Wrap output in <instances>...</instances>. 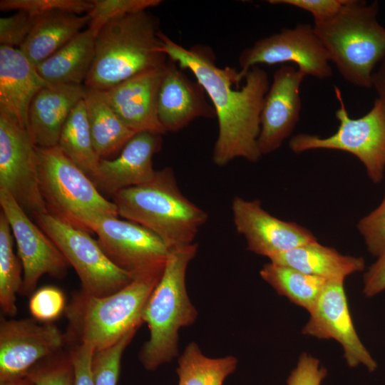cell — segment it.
Masks as SVG:
<instances>
[{
    "instance_id": "6da1fadb",
    "label": "cell",
    "mask_w": 385,
    "mask_h": 385,
    "mask_svg": "<svg viewBox=\"0 0 385 385\" xmlns=\"http://www.w3.org/2000/svg\"><path fill=\"white\" fill-rule=\"evenodd\" d=\"M162 51L181 69L195 76L210 98L218 120V135L212 152L213 163L224 166L235 158L256 163L262 156L257 145L260 113L269 89L267 72L256 66L245 77L229 66L220 68L211 48L197 44L185 48L159 32Z\"/></svg>"
},
{
    "instance_id": "7a4b0ae2",
    "label": "cell",
    "mask_w": 385,
    "mask_h": 385,
    "mask_svg": "<svg viewBox=\"0 0 385 385\" xmlns=\"http://www.w3.org/2000/svg\"><path fill=\"white\" fill-rule=\"evenodd\" d=\"M158 20L144 11L111 20L95 36V53L84 82L88 89L106 91L168 61L162 51Z\"/></svg>"
},
{
    "instance_id": "3957f363",
    "label": "cell",
    "mask_w": 385,
    "mask_h": 385,
    "mask_svg": "<svg viewBox=\"0 0 385 385\" xmlns=\"http://www.w3.org/2000/svg\"><path fill=\"white\" fill-rule=\"evenodd\" d=\"M112 198L118 215L150 230L169 250L194 243L208 217L183 194L170 167L156 170L150 181L120 190Z\"/></svg>"
},
{
    "instance_id": "277c9868",
    "label": "cell",
    "mask_w": 385,
    "mask_h": 385,
    "mask_svg": "<svg viewBox=\"0 0 385 385\" xmlns=\"http://www.w3.org/2000/svg\"><path fill=\"white\" fill-rule=\"evenodd\" d=\"M163 272L136 277L107 296L97 297L82 290L75 292L64 310L68 322L66 345L88 344L96 350L103 349L139 329L143 323V309Z\"/></svg>"
},
{
    "instance_id": "5b68a950",
    "label": "cell",
    "mask_w": 385,
    "mask_h": 385,
    "mask_svg": "<svg viewBox=\"0 0 385 385\" xmlns=\"http://www.w3.org/2000/svg\"><path fill=\"white\" fill-rule=\"evenodd\" d=\"M197 251L195 242L170 250L163 274L143 309L142 319L148 327L150 337L138 357L148 371L178 356V331L192 325L197 317L186 288L187 268Z\"/></svg>"
},
{
    "instance_id": "8992f818",
    "label": "cell",
    "mask_w": 385,
    "mask_h": 385,
    "mask_svg": "<svg viewBox=\"0 0 385 385\" xmlns=\"http://www.w3.org/2000/svg\"><path fill=\"white\" fill-rule=\"evenodd\" d=\"M378 1L346 0L332 19L314 23L329 61L349 83L372 88L376 66L385 58V28L377 19Z\"/></svg>"
},
{
    "instance_id": "52a82bcc",
    "label": "cell",
    "mask_w": 385,
    "mask_h": 385,
    "mask_svg": "<svg viewBox=\"0 0 385 385\" xmlns=\"http://www.w3.org/2000/svg\"><path fill=\"white\" fill-rule=\"evenodd\" d=\"M36 150L40 188L48 213L83 230L89 215L119 216L114 202L101 195L58 145Z\"/></svg>"
},
{
    "instance_id": "ba28073f",
    "label": "cell",
    "mask_w": 385,
    "mask_h": 385,
    "mask_svg": "<svg viewBox=\"0 0 385 385\" xmlns=\"http://www.w3.org/2000/svg\"><path fill=\"white\" fill-rule=\"evenodd\" d=\"M334 91L340 105L335 112L339 122L337 132L325 138L299 133L290 139L289 147L295 153L316 149L349 153L362 163L369 179L379 183L385 173V103L377 98L367 113L351 118L341 91L334 86Z\"/></svg>"
},
{
    "instance_id": "9c48e42d",
    "label": "cell",
    "mask_w": 385,
    "mask_h": 385,
    "mask_svg": "<svg viewBox=\"0 0 385 385\" xmlns=\"http://www.w3.org/2000/svg\"><path fill=\"white\" fill-rule=\"evenodd\" d=\"M35 220L73 267L81 284V290L85 293L107 296L121 289L133 279L109 260L88 231L48 212Z\"/></svg>"
},
{
    "instance_id": "30bf717a",
    "label": "cell",
    "mask_w": 385,
    "mask_h": 385,
    "mask_svg": "<svg viewBox=\"0 0 385 385\" xmlns=\"http://www.w3.org/2000/svg\"><path fill=\"white\" fill-rule=\"evenodd\" d=\"M83 226L97 235V241L109 260L133 278L163 270L170 250L147 228L118 217L98 214L86 216Z\"/></svg>"
},
{
    "instance_id": "8fae6325",
    "label": "cell",
    "mask_w": 385,
    "mask_h": 385,
    "mask_svg": "<svg viewBox=\"0 0 385 385\" xmlns=\"http://www.w3.org/2000/svg\"><path fill=\"white\" fill-rule=\"evenodd\" d=\"M0 189L34 217L48 213L41 194L36 145L28 130L0 113Z\"/></svg>"
},
{
    "instance_id": "7c38bea8",
    "label": "cell",
    "mask_w": 385,
    "mask_h": 385,
    "mask_svg": "<svg viewBox=\"0 0 385 385\" xmlns=\"http://www.w3.org/2000/svg\"><path fill=\"white\" fill-rule=\"evenodd\" d=\"M240 77L259 64L273 65L292 62L305 76L326 79L332 76L327 51L316 34L313 26L298 24L278 33L259 39L242 50L238 58Z\"/></svg>"
},
{
    "instance_id": "4fadbf2b",
    "label": "cell",
    "mask_w": 385,
    "mask_h": 385,
    "mask_svg": "<svg viewBox=\"0 0 385 385\" xmlns=\"http://www.w3.org/2000/svg\"><path fill=\"white\" fill-rule=\"evenodd\" d=\"M1 212L6 217L15 239L23 273L20 293L31 295L40 278L48 274L61 279L70 265L50 237L5 190L0 189Z\"/></svg>"
},
{
    "instance_id": "5bb4252c",
    "label": "cell",
    "mask_w": 385,
    "mask_h": 385,
    "mask_svg": "<svg viewBox=\"0 0 385 385\" xmlns=\"http://www.w3.org/2000/svg\"><path fill=\"white\" fill-rule=\"evenodd\" d=\"M66 346L54 324L34 318L0 319V381L24 376L41 360Z\"/></svg>"
},
{
    "instance_id": "9a60e30c",
    "label": "cell",
    "mask_w": 385,
    "mask_h": 385,
    "mask_svg": "<svg viewBox=\"0 0 385 385\" xmlns=\"http://www.w3.org/2000/svg\"><path fill=\"white\" fill-rule=\"evenodd\" d=\"M231 209L236 231L245 238L247 249L257 255L270 258L317 241L306 227L270 214L259 200L237 196Z\"/></svg>"
},
{
    "instance_id": "2e32d148",
    "label": "cell",
    "mask_w": 385,
    "mask_h": 385,
    "mask_svg": "<svg viewBox=\"0 0 385 385\" xmlns=\"http://www.w3.org/2000/svg\"><path fill=\"white\" fill-rule=\"evenodd\" d=\"M302 334L319 339H333L343 347L350 367L362 364L374 371L377 364L356 334L349 310L344 281H327Z\"/></svg>"
},
{
    "instance_id": "e0dca14e",
    "label": "cell",
    "mask_w": 385,
    "mask_h": 385,
    "mask_svg": "<svg viewBox=\"0 0 385 385\" xmlns=\"http://www.w3.org/2000/svg\"><path fill=\"white\" fill-rule=\"evenodd\" d=\"M305 76L298 68L287 65L274 72L260 113L257 145L261 155L277 150L299 122L300 86Z\"/></svg>"
},
{
    "instance_id": "ac0fdd59",
    "label": "cell",
    "mask_w": 385,
    "mask_h": 385,
    "mask_svg": "<svg viewBox=\"0 0 385 385\" xmlns=\"http://www.w3.org/2000/svg\"><path fill=\"white\" fill-rule=\"evenodd\" d=\"M165 65L139 73L108 90L101 91L118 116L136 133L149 132L163 135L166 133L157 111Z\"/></svg>"
},
{
    "instance_id": "d6986e66",
    "label": "cell",
    "mask_w": 385,
    "mask_h": 385,
    "mask_svg": "<svg viewBox=\"0 0 385 385\" xmlns=\"http://www.w3.org/2000/svg\"><path fill=\"white\" fill-rule=\"evenodd\" d=\"M162 135L140 132L128 142L118 155L101 159L90 177L99 191L111 197L120 190L140 185L155 176L153 158L162 145Z\"/></svg>"
},
{
    "instance_id": "ffe728a7",
    "label": "cell",
    "mask_w": 385,
    "mask_h": 385,
    "mask_svg": "<svg viewBox=\"0 0 385 385\" xmlns=\"http://www.w3.org/2000/svg\"><path fill=\"white\" fill-rule=\"evenodd\" d=\"M197 82L191 81L168 58L159 88L157 111L165 132H177L198 118L216 117L215 109Z\"/></svg>"
},
{
    "instance_id": "44dd1931",
    "label": "cell",
    "mask_w": 385,
    "mask_h": 385,
    "mask_svg": "<svg viewBox=\"0 0 385 385\" xmlns=\"http://www.w3.org/2000/svg\"><path fill=\"white\" fill-rule=\"evenodd\" d=\"M48 85L19 48L0 46V113L27 130L30 104Z\"/></svg>"
},
{
    "instance_id": "7402d4cb",
    "label": "cell",
    "mask_w": 385,
    "mask_h": 385,
    "mask_svg": "<svg viewBox=\"0 0 385 385\" xmlns=\"http://www.w3.org/2000/svg\"><path fill=\"white\" fill-rule=\"evenodd\" d=\"M84 85H48L33 98L27 130L37 147L58 145L62 128L72 110L86 95Z\"/></svg>"
},
{
    "instance_id": "603a6c76",
    "label": "cell",
    "mask_w": 385,
    "mask_h": 385,
    "mask_svg": "<svg viewBox=\"0 0 385 385\" xmlns=\"http://www.w3.org/2000/svg\"><path fill=\"white\" fill-rule=\"evenodd\" d=\"M269 260L327 281H344L347 276L363 271L365 267L363 257L342 255L317 241L274 255Z\"/></svg>"
},
{
    "instance_id": "cb8c5ba5",
    "label": "cell",
    "mask_w": 385,
    "mask_h": 385,
    "mask_svg": "<svg viewBox=\"0 0 385 385\" xmlns=\"http://www.w3.org/2000/svg\"><path fill=\"white\" fill-rule=\"evenodd\" d=\"M89 21L87 14L62 11L38 16L29 36L18 48L37 66L82 31Z\"/></svg>"
},
{
    "instance_id": "d4e9b609",
    "label": "cell",
    "mask_w": 385,
    "mask_h": 385,
    "mask_svg": "<svg viewBox=\"0 0 385 385\" xmlns=\"http://www.w3.org/2000/svg\"><path fill=\"white\" fill-rule=\"evenodd\" d=\"M95 53V35L87 29L36 66L49 85H84Z\"/></svg>"
},
{
    "instance_id": "484cf974",
    "label": "cell",
    "mask_w": 385,
    "mask_h": 385,
    "mask_svg": "<svg viewBox=\"0 0 385 385\" xmlns=\"http://www.w3.org/2000/svg\"><path fill=\"white\" fill-rule=\"evenodd\" d=\"M84 101L94 150L100 159H111L136 133L121 120L101 91L87 88Z\"/></svg>"
},
{
    "instance_id": "4316f807",
    "label": "cell",
    "mask_w": 385,
    "mask_h": 385,
    "mask_svg": "<svg viewBox=\"0 0 385 385\" xmlns=\"http://www.w3.org/2000/svg\"><path fill=\"white\" fill-rule=\"evenodd\" d=\"M261 277L280 295L310 312L327 280L285 265L269 262L260 271Z\"/></svg>"
},
{
    "instance_id": "83f0119b",
    "label": "cell",
    "mask_w": 385,
    "mask_h": 385,
    "mask_svg": "<svg viewBox=\"0 0 385 385\" xmlns=\"http://www.w3.org/2000/svg\"><path fill=\"white\" fill-rule=\"evenodd\" d=\"M57 145L89 178L96 173L101 159L93 148L84 99L70 113Z\"/></svg>"
},
{
    "instance_id": "f1b7e54d",
    "label": "cell",
    "mask_w": 385,
    "mask_h": 385,
    "mask_svg": "<svg viewBox=\"0 0 385 385\" xmlns=\"http://www.w3.org/2000/svg\"><path fill=\"white\" fill-rule=\"evenodd\" d=\"M233 356L210 358L204 355L194 342L189 343L178 359V385H222L236 369Z\"/></svg>"
},
{
    "instance_id": "f546056e",
    "label": "cell",
    "mask_w": 385,
    "mask_h": 385,
    "mask_svg": "<svg viewBox=\"0 0 385 385\" xmlns=\"http://www.w3.org/2000/svg\"><path fill=\"white\" fill-rule=\"evenodd\" d=\"M11 229L5 215L0 213V307L4 315L17 313L16 294L20 293L23 277L21 263L13 250Z\"/></svg>"
},
{
    "instance_id": "4dcf8cb0",
    "label": "cell",
    "mask_w": 385,
    "mask_h": 385,
    "mask_svg": "<svg viewBox=\"0 0 385 385\" xmlns=\"http://www.w3.org/2000/svg\"><path fill=\"white\" fill-rule=\"evenodd\" d=\"M26 375L35 385H75L73 366L68 348L41 360Z\"/></svg>"
},
{
    "instance_id": "1f68e13d",
    "label": "cell",
    "mask_w": 385,
    "mask_h": 385,
    "mask_svg": "<svg viewBox=\"0 0 385 385\" xmlns=\"http://www.w3.org/2000/svg\"><path fill=\"white\" fill-rule=\"evenodd\" d=\"M138 329L130 331L113 345L95 351L92 360L95 385H117L122 356Z\"/></svg>"
},
{
    "instance_id": "d6a6232c",
    "label": "cell",
    "mask_w": 385,
    "mask_h": 385,
    "mask_svg": "<svg viewBox=\"0 0 385 385\" xmlns=\"http://www.w3.org/2000/svg\"><path fill=\"white\" fill-rule=\"evenodd\" d=\"M93 4L87 13L90 18L88 29L96 35L112 19L146 11L158 6L160 0H90Z\"/></svg>"
},
{
    "instance_id": "836d02e7",
    "label": "cell",
    "mask_w": 385,
    "mask_h": 385,
    "mask_svg": "<svg viewBox=\"0 0 385 385\" xmlns=\"http://www.w3.org/2000/svg\"><path fill=\"white\" fill-rule=\"evenodd\" d=\"M93 7L91 1L84 0H1L0 9L25 11L38 16L47 13L62 11L76 14L88 13Z\"/></svg>"
},
{
    "instance_id": "e575fe53",
    "label": "cell",
    "mask_w": 385,
    "mask_h": 385,
    "mask_svg": "<svg viewBox=\"0 0 385 385\" xmlns=\"http://www.w3.org/2000/svg\"><path fill=\"white\" fill-rule=\"evenodd\" d=\"M66 307L65 296L57 287L47 286L35 291L30 297L29 308L38 321L51 322L64 312Z\"/></svg>"
},
{
    "instance_id": "d590c367",
    "label": "cell",
    "mask_w": 385,
    "mask_h": 385,
    "mask_svg": "<svg viewBox=\"0 0 385 385\" xmlns=\"http://www.w3.org/2000/svg\"><path fill=\"white\" fill-rule=\"evenodd\" d=\"M368 251L379 257L385 252V195L380 205L357 223Z\"/></svg>"
},
{
    "instance_id": "8d00e7d4",
    "label": "cell",
    "mask_w": 385,
    "mask_h": 385,
    "mask_svg": "<svg viewBox=\"0 0 385 385\" xmlns=\"http://www.w3.org/2000/svg\"><path fill=\"white\" fill-rule=\"evenodd\" d=\"M38 16L25 11L0 19V45L18 48L24 42L34 28Z\"/></svg>"
},
{
    "instance_id": "74e56055",
    "label": "cell",
    "mask_w": 385,
    "mask_h": 385,
    "mask_svg": "<svg viewBox=\"0 0 385 385\" xmlns=\"http://www.w3.org/2000/svg\"><path fill=\"white\" fill-rule=\"evenodd\" d=\"M346 0H269L271 4H285L311 13L314 23H321L334 18Z\"/></svg>"
},
{
    "instance_id": "f35d334b",
    "label": "cell",
    "mask_w": 385,
    "mask_h": 385,
    "mask_svg": "<svg viewBox=\"0 0 385 385\" xmlns=\"http://www.w3.org/2000/svg\"><path fill=\"white\" fill-rule=\"evenodd\" d=\"M73 366L75 385H95L92 360L96 351L88 344L66 345Z\"/></svg>"
},
{
    "instance_id": "ab89813d",
    "label": "cell",
    "mask_w": 385,
    "mask_h": 385,
    "mask_svg": "<svg viewBox=\"0 0 385 385\" xmlns=\"http://www.w3.org/2000/svg\"><path fill=\"white\" fill-rule=\"evenodd\" d=\"M326 375L327 369L320 366L317 359L303 353L289 376L287 385H321Z\"/></svg>"
},
{
    "instance_id": "60d3db41",
    "label": "cell",
    "mask_w": 385,
    "mask_h": 385,
    "mask_svg": "<svg viewBox=\"0 0 385 385\" xmlns=\"http://www.w3.org/2000/svg\"><path fill=\"white\" fill-rule=\"evenodd\" d=\"M385 290V252L369 268L364 275L363 292L371 297Z\"/></svg>"
},
{
    "instance_id": "b9f144b4",
    "label": "cell",
    "mask_w": 385,
    "mask_h": 385,
    "mask_svg": "<svg viewBox=\"0 0 385 385\" xmlns=\"http://www.w3.org/2000/svg\"><path fill=\"white\" fill-rule=\"evenodd\" d=\"M371 86L378 95V98L385 103V58L371 76Z\"/></svg>"
},
{
    "instance_id": "7bdbcfd3",
    "label": "cell",
    "mask_w": 385,
    "mask_h": 385,
    "mask_svg": "<svg viewBox=\"0 0 385 385\" xmlns=\"http://www.w3.org/2000/svg\"><path fill=\"white\" fill-rule=\"evenodd\" d=\"M0 385H35V384L26 375L19 378L0 381Z\"/></svg>"
}]
</instances>
